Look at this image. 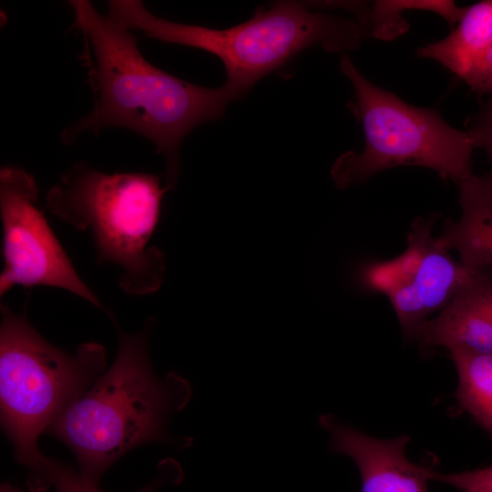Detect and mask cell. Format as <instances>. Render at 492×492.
Masks as SVG:
<instances>
[{"label":"cell","instance_id":"4","mask_svg":"<svg viewBox=\"0 0 492 492\" xmlns=\"http://www.w3.org/2000/svg\"><path fill=\"white\" fill-rule=\"evenodd\" d=\"M167 190L152 174H108L77 162L46 199L55 216L78 231H89L97 261L119 270V287L142 296L158 291L165 276L164 253L149 242Z\"/></svg>","mask_w":492,"mask_h":492},{"label":"cell","instance_id":"19","mask_svg":"<svg viewBox=\"0 0 492 492\" xmlns=\"http://www.w3.org/2000/svg\"><path fill=\"white\" fill-rule=\"evenodd\" d=\"M1 492H21L19 491L18 489L7 485V484H5V485H2L1 487Z\"/></svg>","mask_w":492,"mask_h":492},{"label":"cell","instance_id":"18","mask_svg":"<svg viewBox=\"0 0 492 492\" xmlns=\"http://www.w3.org/2000/svg\"><path fill=\"white\" fill-rule=\"evenodd\" d=\"M478 95L492 94V46L463 78Z\"/></svg>","mask_w":492,"mask_h":492},{"label":"cell","instance_id":"5","mask_svg":"<svg viewBox=\"0 0 492 492\" xmlns=\"http://www.w3.org/2000/svg\"><path fill=\"white\" fill-rule=\"evenodd\" d=\"M1 315V425L16 460L32 473L45 458L37 446L41 433L107 370V351L87 343L68 354L5 303Z\"/></svg>","mask_w":492,"mask_h":492},{"label":"cell","instance_id":"1","mask_svg":"<svg viewBox=\"0 0 492 492\" xmlns=\"http://www.w3.org/2000/svg\"><path fill=\"white\" fill-rule=\"evenodd\" d=\"M69 5L93 52L97 98L87 115L63 130V142L69 145L84 133L108 128L136 132L164 157L166 187L173 188L184 138L199 125L220 118L227 105L242 95L226 83L201 87L154 67L129 29L101 15L89 1L73 0Z\"/></svg>","mask_w":492,"mask_h":492},{"label":"cell","instance_id":"11","mask_svg":"<svg viewBox=\"0 0 492 492\" xmlns=\"http://www.w3.org/2000/svg\"><path fill=\"white\" fill-rule=\"evenodd\" d=\"M458 185L461 216L457 221L447 219L438 238L466 266L492 271V172L473 174Z\"/></svg>","mask_w":492,"mask_h":492},{"label":"cell","instance_id":"15","mask_svg":"<svg viewBox=\"0 0 492 492\" xmlns=\"http://www.w3.org/2000/svg\"><path fill=\"white\" fill-rule=\"evenodd\" d=\"M161 467L157 478L138 492H156L162 485L179 479L180 472L175 461L167 459ZM30 481L36 488L53 486L55 492H102L97 485L85 479L72 466L46 456L41 466L30 474Z\"/></svg>","mask_w":492,"mask_h":492},{"label":"cell","instance_id":"9","mask_svg":"<svg viewBox=\"0 0 492 492\" xmlns=\"http://www.w3.org/2000/svg\"><path fill=\"white\" fill-rule=\"evenodd\" d=\"M319 422L329 433L332 449L355 462L362 492H428L432 469L412 463L405 456L409 436L374 438L339 423L329 414L322 415Z\"/></svg>","mask_w":492,"mask_h":492},{"label":"cell","instance_id":"17","mask_svg":"<svg viewBox=\"0 0 492 492\" xmlns=\"http://www.w3.org/2000/svg\"><path fill=\"white\" fill-rule=\"evenodd\" d=\"M467 131L475 147L483 149L492 164V97L483 105Z\"/></svg>","mask_w":492,"mask_h":492},{"label":"cell","instance_id":"16","mask_svg":"<svg viewBox=\"0 0 492 492\" xmlns=\"http://www.w3.org/2000/svg\"><path fill=\"white\" fill-rule=\"evenodd\" d=\"M429 479L449 485L461 492H492V465L457 473L431 470Z\"/></svg>","mask_w":492,"mask_h":492},{"label":"cell","instance_id":"2","mask_svg":"<svg viewBox=\"0 0 492 492\" xmlns=\"http://www.w3.org/2000/svg\"><path fill=\"white\" fill-rule=\"evenodd\" d=\"M118 336L114 362L46 433L74 454L79 474L97 485L106 470L130 450L150 443H172L168 424L189 403V382L175 372L159 377L149 342L156 320L136 333L124 332L108 313Z\"/></svg>","mask_w":492,"mask_h":492},{"label":"cell","instance_id":"10","mask_svg":"<svg viewBox=\"0 0 492 492\" xmlns=\"http://www.w3.org/2000/svg\"><path fill=\"white\" fill-rule=\"evenodd\" d=\"M421 348L492 354V276L482 272L418 331Z\"/></svg>","mask_w":492,"mask_h":492},{"label":"cell","instance_id":"8","mask_svg":"<svg viewBox=\"0 0 492 492\" xmlns=\"http://www.w3.org/2000/svg\"><path fill=\"white\" fill-rule=\"evenodd\" d=\"M436 219H416L406 249L392 260L370 263L362 273L367 288L387 296L407 339L415 340L429 316L482 272L454 260L440 239L432 236Z\"/></svg>","mask_w":492,"mask_h":492},{"label":"cell","instance_id":"6","mask_svg":"<svg viewBox=\"0 0 492 492\" xmlns=\"http://www.w3.org/2000/svg\"><path fill=\"white\" fill-rule=\"evenodd\" d=\"M340 67L350 80L349 108L361 122L365 143L362 152L342 154L331 169L337 188L365 181L398 166H420L459 184L472 172L476 149L468 131L449 126L434 109L409 105L370 82L342 54Z\"/></svg>","mask_w":492,"mask_h":492},{"label":"cell","instance_id":"12","mask_svg":"<svg viewBox=\"0 0 492 492\" xmlns=\"http://www.w3.org/2000/svg\"><path fill=\"white\" fill-rule=\"evenodd\" d=\"M491 46L492 0H486L466 6L447 36L419 47L416 56L436 60L464 78Z\"/></svg>","mask_w":492,"mask_h":492},{"label":"cell","instance_id":"3","mask_svg":"<svg viewBox=\"0 0 492 492\" xmlns=\"http://www.w3.org/2000/svg\"><path fill=\"white\" fill-rule=\"evenodd\" d=\"M308 6L295 1L279 2L222 30L158 17L138 0L109 1L108 16L148 37L215 55L225 67V83L243 96L261 77L305 48L320 46L328 52L344 54L360 46L364 31L359 24Z\"/></svg>","mask_w":492,"mask_h":492},{"label":"cell","instance_id":"14","mask_svg":"<svg viewBox=\"0 0 492 492\" xmlns=\"http://www.w3.org/2000/svg\"><path fill=\"white\" fill-rule=\"evenodd\" d=\"M405 9H424L437 13L450 25L460 19L464 7L457 6L454 1H376L370 11L364 10L359 4L354 5L363 31L380 39L394 38L407 29V23L400 15Z\"/></svg>","mask_w":492,"mask_h":492},{"label":"cell","instance_id":"7","mask_svg":"<svg viewBox=\"0 0 492 492\" xmlns=\"http://www.w3.org/2000/svg\"><path fill=\"white\" fill-rule=\"evenodd\" d=\"M39 190L26 170L5 166L0 170V215L4 268L0 295L15 285L51 286L70 292L104 310L83 282L36 206Z\"/></svg>","mask_w":492,"mask_h":492},{"label":"cell","instance_id":"13","mask_svg":"<svg viewBox=\"0 0 492 492\" xmlns=\"http://www.w3.org/2000/svg\"><path fill=\"white\" fill-rule=\"evenodd\" d=\"M458 375L459 405L492 436V354L450 351Z\"/></svg>","mask_w":492,"mask_h":492}]
</instances>
